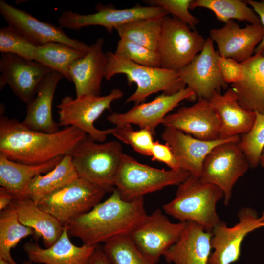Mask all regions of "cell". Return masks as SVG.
I'll use <instances>...</instances> for the list:
<instances>
[{
	"instance_id": "obj_1",
	"label": "cell",
	"mask_w": 264,
	"mask_h": 264,
	"mask_svg": "<svg viewBox=\"0 0 264 264\" xmlns=\"http://www.w3.org/2000/svg\"><path fill=\"white\" fill-rule=\"evenodd\" d=\"M87 133L73 126L54 133L32 130L0 114V153L20 163L37 165L70 154Z\"/></svg>"
},
{
	"instance_id": "obj_2",
	"label": "cell",
	"mask_w": 264,
	"mask_h": 264,
	"mask_svg": "<svg viewBox=\"0 0 264 264\" xmlns=\"http://www.w3.org/2000/svg\"><path fill=\"white\" fill-rule=\"evenodd\" d=\"M147 216L144 197L127 201L114 188L106 200L65 225L69 237L79 238L83 244L97 246L116 236L130 235Z\"/></svg>"
},
{
	"instance_id": "obj_3",
	"label": "cell",
	"mask_w": 264,
	"mask_h": 264,
	"mask_svg": "<svg viewBox=\"0 0 264 264\" xmlns=\"http://www.w3.org/2000/svg\"><path fill=\"white\" fill-rule=\"evenodd\" d=\"M222 198L224 193L220 188L190 175L178 185L175 198L162 208L179 222H195L212 232L220 221L216 206Z\"/></svg>"
},
{
	"instance_id": "obj_4",
	"label": "cell",
	"mask_w": 264,
	"mask_h": 264,
	"mask_svg": "<svg viewBox=\"0 0 264 264\" xmlns=\"http://www.w3.org/2000/svg\"><path fill=\"white\" fill-rule=\"evenodd\" d=\"M123 154L118 142H97L87 135L70 155L79 177L112 192Z\"/></svg>"
},
{
	"instance_id": "obj_5",
	"label": "cell",
	"mask_w": 264,
	"mask_h": 264,
	"mask_svg": "<svg viewBox=\"0 0 264 264\" xmlns=\"http://www.w3.org/2000/svg\"><path fill=\"white\" fill-rule=\"evenodd\" d=\"M106 54L108 62L104 78L109 81L116 74H124L129 85L134 83L137 85L127 103L138 105L154 93L162 91L170 95L185 88L178 71L140 65L114 52L107 51Z\"/></svg>"
},
{
	"instance_id": "obj_6",
	"label": "cell",
	"mask_w": 264,
	"mask_h": 264,
	"mask_svg": "<svg viewBox=\"0 0 264 264\" xmlns=\"http://www.w3.org/2000/svg\"><path fill=\"white\" fill-rule=\"evenodd\" d=\"M191 174L183 170H166L142 164L123 154L114 186L122 198L132 201L172 185H179Z\"/></svg>"
},
{
	"instance_id": "obj_7",
	"label": "cell",
	"mask_w": 264,
	"mask_h": 264,
	"mask_svg": "<svg viewBox=\"0 0 264 264\" xmlns=\"http://www.w3.org/2000/svg\"><path fill=\"white\" fill-rule=\"evenodd\" d=\"M123 92L118 88L113 89L105 96L84 95L76 98L66 96L57 105L60 127H74L89 136L94 141L102 143L109 135L108 129L101 130L94 126V122L111 103L121 98Z\"/></svg>"
},
{
	"instance_id": "obj_8",
	"label": "cell",
	"mask_w": 264,
	"mask_h": 264,
	"mask_svg": "<svg viewBox=\"0 0 264 264\" xmlns=\"http://www.w3.org/2000/svg\"><path fill=\"white\" fill-rule=\"evenodd\" d=\"M239 139L214 147L204 159L199 177L203 182L214 185L223 191L225 206L230 203L235 184L250 167L238 146Z\"/></svg>"
},
{
	"instance_id": "obj_9",
	"label": "cell",
	"mask_w": 264,
	"mask_h": 264,
	"mask_svg": "<svg viewBox=\"0 0 264 264\" xmlns=\"http://www.w3.org/2000/svg\"><path fill=\"white\" fill-rule=\"evenodd\" d=\"M206 40L179 19L168 15L162 19L158 53L161 67L179 71L203 48Z\"/></svg>"
},
{
	"instance_id": "obj_10",
	"label": "cell",
	"mask_w": 264,
	"mask_h": 264,
	"mask_svg": "<svg viewBox=\"0 0 264 264\" xmlns=\"http://www.w3.org/2000/svg\"><path fill=\"white\" fill-rule=\"evenodd\" d=\"M106 192L86 179L78 177L46 196L37 204L63 225L91 210L101 202Z\"/></svg>"
},
{
	"instance_id": "obj_11",
	"label": "cell",
	"mask_w": 264,
	"mask_h": 264,
	"mask_svg": "<svg viewBox=\"0 0 264 264\" xmlns=\"http://www.w3.org/2000/svg\"><path fill=\"white\" fill-rule=\"evenodd\" d=\"M238 221L229 227L221 221L213 229L212 250L208 264H231L238 261L241 247L245 237L251 232L264 227V211L261 216L254 209L245 207L238 213Z\"/></svg>"
},
{
	"instance_id": "obj_12",
	"label": "cell",
	"mask_w": 264,
	"mask_h": 264,
	"mask_svg": "<svg viewBox=\"0 0 264 264\" xmlns=\"http://www.w3.org/2000/svg\"><path fill=\"white\" fill-rule=\"evenodd\" d=\"M96 9L95 13L84 15L71 10L63 11L58 18L59 26L78 30L88 26L99 25L111 33L117 27L134 21L162 18L169 14L163 8L154 5H137L130 8L117 9L99 4Z\"/></svg>"
},
{
	"instance_id": "obj_13",
	"label": "cell",
	"mask_w": 264,
	"mask_h": 264,
	"mask_svg": "<svg viewBox=\"0 0 264 264\" xmlns=\"http://www.w3.org/2000/svg\"><path fill=\"white\" fill-rule=\"evenodd\" d=\"M185 222H171L157 209L129 235L142 254L154 264L179 239Z\"/></svg>"
},
{
	"instance_id": "obj_14",
	"label": "cell",
	"mask_w": 264,
	"mask_h": 264,
	"mask_svg": "<svg viewBox=\"0 0 264 264\" xmlns=\"http://www.w3.org/2000/svg\"><path fill=\"white\" fill-rule=\"evenodd\" d=\"M52 71L35 60L12 54H1L0 89L8 86L21 101L27 104L36 96L44 80Z\"/></svg>"
},
{
	"instance_id": "obj_15",
	"label": "cell",
	"mask_w": 264,
	"mask_h": 264,
	"mask_svg": "<svg viewBox=\"0 0 264 264\" xmlns=\"http://www.w3.org/2000/svg\"><path fill=\"white\" fill-rule=\"evenodd\" d=\"M219 57L212 40L208 38L201 51L178 71L182 81L198 98L209 100L214 93L220 92L222 88L227 87L219 68Z\"/></svg>"
},
{
	"instance_id": "obj_16",
	"label": "cell",
	"mask_w": 264,
	"mask_h": 264,
	"mask_svg": "<svg viewBox=\"0 0 264 264\" xmlns=\"http://www.w3.org/2000/svg\"><path fill=\"white\" fill-rule=\"evenodd\" d=\"M197 97L192 89L184 88L174 94L163 93L150 102L135 105L126 112L112 113L107 119L115 126L131 124L138 125L140 129L149 130L154 135L156 127L169 112L181 101H194Z\"/></svg>"
},
{
	"instance_id": "obj_17",
	"label": "cell",
	"mask_w": 264,
	"mask_h": 264,
	"mask_svg": "<svg viewBox=\"0 0 264 264\" xmlns=\"http://www.w3.org/2000/svg\"><path fill=\"white\" fill-rule=\"evenodd\" d=\"M0 14L9 26L19 31L38 46L50 42H58L85 53L89 49V46L84 42L68 37L60 26L41 21L3 0H0Z\"/></svg>"
},
{
	"instance_id": "obj_18",
	"label": "cell",
	"mask_w": 264,
	"mask_h": 264,
	"mask_svg": "<svg viewBox=\"0 0 264 264\" xmlns=\"http://www.w3.org/2000/svg\"><path fill=\"white\" fill-rule=\"evenodd\" d=\"M161 124L192 135L198 139L213 141L220 139L219 118L208 99L198 98L190 106H183L176 112L168 114Z\"/></svg>"
},
{
	"instance_id": "obj_19",
	"label": "cell",
	"mask_w": 264,
	"mask_h": 264,
	"mask_svg": "<svg viewBox=\"0 0 264 264\" xmlns=\"http://www.w3.org/2000/svg\"><path fill=\"white\" fill-rule=\"evenodd\" d=\"M264 34L262 24H250L241 28L230 20L220 28L211 29L210 38L217 44L220 56L242 63L253 55Z\"/></svg>"
},
{
	"instance_id": "obj_20",
	"label": "cell",
	"mask_w": 264,
	"mask_h": 264,
	"mask_svg": "<svg viewBox=\"0 0 264 264\" xmlns=\"http://www.w3.org/2000/svg\"><path fill=\"white\" fill-rule=\"evenodd\" d=\"M162 139L171 147L178 163L179 169L191 176L200 177L203 162L209 152L217 145L237 140L239 136L213 141L198 139L180 131L165 128Z\"/></svg>"
},
{
	"instance_id": "obj_21",
	"label": "cell",
	"mask_w": 264,
	"mask_h": 264,
	"mask_svg": "<svg viewBox=\"0 0 264 264\" xmlns=\"http://www.w3.org/2000/svg\"><path fill=\"white\" fill-rule=\"evenodd\" d=\"M104 43L102 38H98L83 57L70 65L69 74L71 81L74 84L76 97L100 96L102 80L108 62L106 52L102 49Z\"/></svg>"
},
{
	"instance_id": "obj_22",
	"label": "cell",
	"mask_w": 264,
	"mask_h": 264,
	"mask_svg": "<svg viewBox=\"0 0 264 264\" xmlns=\"http://www.w3.org/2000/svg\"><path fill=\"white\" fill-rule=\"evenodd\" d=\"M212 232L191 221L185 222L178 240L164 254L173 264H208L212 253Z\"/></svg>"
},
{
	"instance_id": "obj_23",
	"label": "cell",
	"mask_w": 264,
	"mask_h": 264,
	"mask_svg": "<svg viewBox=\"0 0 264 264\" xmlns=\"http://www.w3.org/2000/svg\"><path fill=\"white\" fill-rule=\"evenodd\" d=\"M64 226L61 236L48 248H43L36 242L25 243L23 249L29 260L44 264H88L97 245H74L69 239L67 227Z\"/></svg>"
},
{
	"instance_id": "obj_24",
	"label": "cell",
	"mask_w": 264,
	"mask_h": 264,
	"mask_svg": "<svg viewBox=\"0 0 264 264\" xmlns=\"http://www.w3.org/2000/svg\"><path fill=\"white\" fill-rule=\"evenodd\" d=\"M220 123V138L228 139L247 133L255 120V112L243 108L232 88L223 94L216 92L209 99Z\"/></svg>"
},
{
	"instance_id": "obj_25",
	"label": "cell",
	"mask_w": 264,
	"mask_h": 264,
	"mask_svg": "<svg viewBox=\"0 0 264 264\" xmlns=\"http://www.w3.org/2000/svg\"><path fill=\"white\" fill-rule=\"evenodd\" d=\"M63 77L61 73L53 71L44 80L35 97L26 104V116L22 122L25 127L46 133L60 130L53 118L52 108L57 86Z\"/></svg>"
},
{
	"instance_id": "obj_26",
	"label": "cell",
	"mask_w": 264,
	"mask_h": 264,
	"mask_svg": "<svg viewBox=\"0 0 264 264\" xmlns=\"http://www.w3.org/2000/svg\"><path fill=\"white\" fill-rule=\"evenodd\" d=\"M241 63L244 67L243 78L231 84V88L243 108L264 114V56L254 54Z\"/></svg>"
},
{
	"instance_id": "obj_27",
	"label": "cell",
	"mask_w": 264,
	"mask_h": 264,
	"mask_svg": "<svg viewBox=\"0 0 264 264\" xmlns=\"http://www.w3.org/2000/svg\"><path fill=\"white\" fill-rule=\"evenodd\" d=\"M64 156L43 164L29 165L13 161L0 153V187L13 193L17 199L28 198V188L32 179L38 175L52 170Z\"/></svg>"
},
{
	"instance_id": "obj_28",
	"label": "cell",
	"mask_w": 264,
	"mask_h": 264,
	"mask_svg": "<svg viewBox=\"0 0 264 264\" xmlns=\"http://www.w3.org/2000/svg\"><path fill=\"white\" fill-rule=\"evenodd\" d=\"M12 204L20 222L32 228L35 232L34 238H41L45 248L51 246L61 236L65 226L52 215L42 210L30 198L15 199Z\"/></svg>"
},
{
	"instance_id": "obj_29",
	"label": "cell",
	"mask_w": 264,
	"mask_h": 264,
	"mask_svg": "<svg viewBox=\"0 0 264 264\" xmlns=\"http://www.w3.org/2000/svg\"><path fill=\"white\" fill-rule=\"evenodd\" d=\"M78 177L70 154L65 155L52 170L44 175H38L32 179L28 188V198L38 204L46 196Z\"/></svg>"
},
{
	"instance_id": "obj_30",
	"label": "cell",
	"mask_w": 264,
	"mask_h": 264,
	"mask_svg": "<svg viewBox=\"0 0 264 264\" xmlns=\"http://www.w3.org/2000/svg\"><path fill=\"white\" fill-rule=\"evenodd\" d=\"M31 235L35 237V231L20 222L12 204L0 212V259L17 264L11 256V250L21 240Z\"/></svg>"
},
{
	"instance_id": "obj_31",
	"label": "cell",
	"mask_w": 264,
	"mask_h": 264,
	"mask_svg": "<svg viewBox=\"0 0 264 264\" xmlns=\"http://www.w3.org/2000/svg\"><path fill=\"white\" fill-rule=\"evenodd\" d=\"M86 53L58 42H50L37 47L35 61L63 75L71 81L69 67Z\"/></svg>"
},
{
	"instance_id": "obj_32",
	"label": "cell",
	"mask_w": 264,
	"mask_h": 264,
	"mask_svg": "<svg viewBox=\"0 0 264 264\" xmlns=\"http://www.w3.org/2000/svg\"><path fill=\"white\" fill-rule=\"evenodd\" d=\"M202 7L213 11L219 21L227 23L233 19L247 22L251 24H261L260 19L254 11L244 1L240 0H192L190 10Z\"/></svg>"
},
{
	"instance_id": "obj_33",
	"label": "cell",
	"mask_w": 264,
	"mask_h": 264,
	"mask_svg": "<svg viewBox=\"0 0 264 264\" xmlns=\"http://www.w3.org/2000/svg\"><path fill=\"white\" fill-rule=\"evenodd\" d=\"M163 18L134 21L120 25L115 30L120 38L158 52Z\"/></svg>"
},
{
	"instance_id": "obj_34",
	"label": "cell",
	"mask_w": 264,
	"mask_h": 264,
	"mask_svg": "<svg viewBox=\"0 0 264 264\" xmlns=\"http://www.w3.org/2000/svg\"><path fill=\"white\" fill-rule=\"evenodd\" d=\"M102 246L111 264H154L142 254L129 235L113 237Z\"/></svg>"
},
{
	"instance_id": "obj_35",
	"label": "cell",
	"mask_w": 264,
	"mask_h": 264,
	"mask_svg": "<svg viewBox=\"0 0 264 264\" xmlns=\"http://www.w3.org/2000/svg\"><path fill=\"white\" fill-rule=\"evenodd\" d=\"M256 118L251 129L240 138L238 144L246 156L250 167L255 168L260 164L264 149V114L255 112Z\"/></svg>"
},
{
	"instance_id": "obj_36",
	"label": "cell",
	"mask_w": 264,
	"mask_h": 264,
	"mask_svg": "<svg viewBox=\"0 0 264 264\" xmlns=\"http://www.w3.org/2000/svg\"><path fill=\"white\" fill-rule=\"evenodd\" d=\"M38 46L16 29L8 25L0 29V52L35 60Z\"/></svg>"
},
{
	"instance_id": "obj_37",
	"label": "cell",
	"mask_w": 264,
	"mask_h": 264,
	"mask_svg": "<svg viewBox=\"0 0 264 264\" xmlns=\"http://www.w3.org/2000/svg\"><path fill=\"white\" fill-rule=\"evenodd\" d=\"M109 135L129 145L137 153L143 155L151 156V150L154 143L152 132L147 129L135 131L130 124L115 126L108 129Z\"/></svg>"
},
{
	"instance_id": "obj_38",
	"label": "cell",
	"mask_w": 264,
	"mask_h": 264,
	"mask_svg": "<svg viewBox=\"0 0 264 264\" xmlns=\"http://www.w3.org/2000/svg\"><path fill=\"white\" fill-rule=\"evenodd\" d=\"M114 53L140 65L161 67V60L157 52L127 39H120Z\"/></svg>"
},
{
	"instance_id": "obj_39",
	"label": "cell",
	"mask_w": 264,
	"mask_h": 264,
	"mask_svg": "<svg viewBox=\"0 0 264 264\" xmlns=\"http://www.w3.org/2000/svg\"><path fill=\"white\" fill-rule=\"evenodd\" d=\"M192 0H149L146 2L150 5L159 6L169 14L179 19L189 26L194 28L199 20L189 12L190 5Z\"/></svg>"
},
{
	"instance_id": "obj_40",
	"label": "cell",
	"mask_w": 264,
	"mask_h": 264,
	"mask_svg": "<svg viewBox=\"0 0 264 264\" xmlns=\"http://www.w3.org/2000/svg\"><path fill=\"white\" fill-rule=\"evenodd\" d=\"M219 66L224 81L230 84L239 82L244 77V67L241 63L220 56Z\"/></svg>"
},
{
	"instance_id": "obj_41",
	"label": "cell",
	"mask_w": 264,
	"mask_h": 264,
	"mask_svg": "<svg viewBox=\"0 0 264 264\" xmlns=\"http://www.w3.org/2000/svg\"><path fill=\"white\" fill-rule=\"evenodd\" d=\"M151 156L152 160L163 162L170 169L180 170L171 147L167 143L162 144L158 141H154L151 152Z\"/></svg>"
},
{
	"instance_id": "obj_42",
	"label": "cell",
	"mask_w": 264,
	"mask_h": 264,
	"mask_svg": "<svg viewBox=\"0 0 264 264\" xmlns=\"http://www.w3.org/2000/svg\"><path fill=\"white\" fill-rule=\"evenodd\" d=\"M245 1L252 7L253 10L259 16L264 31V4L261 1L253 0H247ZM254 54H259L264 56V34L262 41L255 48Z\"/></svg>"
},
{
	"instance_id": "obj_43",
	"label": "cell",
	"mask_w": 264,
	"mask_h": 264,
	"mask_svg": "<svg viewBox=\"0 0 264 264\" xmlns=\"http://www.w3.org/2000/svg\"><path fill=\"white\" fill-rule=\"evenodd\" d=\"M15 195L8 190L0 188V212L8 208L15 199Z\"/></svg>"
},
{
	"instance_id": "obj_44",
	"label": "cell",
	"mask_w": 264,
	"mask_h": 264,
	"mask_svg": "<svg viewBox=\"0 0 264 264\" xmlns=\"http://www.w3.org/2000/svg\"><path fill=\"white\" fill-rule=\"evenodd\" d=\"M88 264H111L105 255L102 245H98L96 247Z\"/></svg>"
},
{
	"instance_id": "obj_45",
	"label": "cell",
	"mask_w": 264,
	"mask_h": 264,
	"mask_svg": "<svg viewBox=\"0 0 264 264\" xmlns=\"http://www.w3.org/2000/svg\"><path fill=\"white\" fill-rule=\"evenodd\" d=\"M260 164L261 166L264 168V149L263 151V152L261 154L260 158Z\"/></svg>"
},
{
	"instance_id": "obj_46",
	"label": "cell",
	"mask_w": 264,
	"mask_h": 264,
	"mask_svg": "<svg viewBox=\"0 0 264 264\" xmlns=\"http://www.w3.org/2000/svg\"><path fill=\"white\" fill-rule=\"evenodd\" d=\"M0 264H11L3 259H0Z\"/></svg>"
},
{
	"instance_id": "obj_47",
	"label": "cell",
	"mask_w": 264,
	"mask_h": 264,
	"mask_svg": "<svg viewBox=\"0 0 264 264\" xmlns=\"http://www.w3.org/2000/svg\"><path fill=\"white\" fill-rule=\"evenodd\" d=\"M22 264H34V263L32 262L31 261L29 260H28V261H24Z\"/></svg>"
},
{
	"instance_id": "obj_48",
	"label": "cell",
	"mask_w": 264,
	"mask_h": 264,
	"mask_svg": "<svg viewBox=\"0 0 264 264\" xmlns=\"http://www.w3.org/2000/svg\"><path fill=\"white\" fill-rule=\"evenodd\" d=\"M261 1L264 4V0H262Z\"/></svg>"
}]
</instances>
